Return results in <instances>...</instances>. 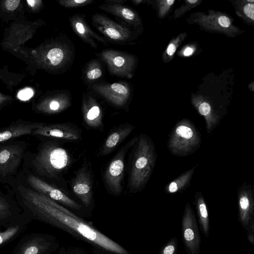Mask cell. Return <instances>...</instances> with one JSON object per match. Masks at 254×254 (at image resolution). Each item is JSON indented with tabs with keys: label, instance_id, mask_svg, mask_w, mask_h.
Returning a JSON list of instances; mask_svg holds the SVG:
<instances>
[{
	"label": "cell",
	"instance_id": "cell-44",
	"mask_svg": "<svg viewBox=\"0 0 254 254\" xmlns=\"http://www.w3.org/2000/svg\"><path fill=\"white\" fill-rule=\"evenodd\" d=\"M131 1L133 3V4L135 5H138L139 4H141L142 2H143V0H131Z\"/></svg>",
	"mask_w": 254,
	"mask_h": 254
},
{
	"label": "cell",
	"instance_id": "cell-4",
	"mask_svg": "<svg viewBox=\"0 0 254 254\" xmlns=\"http://www.w3.org/2000/svg\"><path fill=\"white\" fill-rule=\"evenodd\" d=\"M201 143L199 131L191 121L185 118L173 127L167 145L173 155L185 157L194 153Z\"/></svg>",
	"mask_w": 254,
	"mask_h": 254
},
{
	"label": "cell",
	"instance_id": "cell-37",
	"mask_svg": "<svg viewBox=\"0 0 254 254\" xmlns=\"http://www.w3.org/2000/svg\"><path fill=\"white\" fill-rule=\"evenodd\" d=\"M67 250L68 254H87L83 249L79 247H71Z\"/></svg>",
	"mask_w": 254,
	"mask_h": 254
},
{
	"label": "cell",
	"instance_id": "cell-29",
	"mask_svg": "<svg viewBox=\"0 0 254 254\" xmlns=\"http://www.w3.org/2000/svg\"><path fill=\"white\" fill-rule=\"evenodd\" d=\"M201 0H188L185 1V3L182 4L179 8L176 10L174 17L176 18L182 16L186 11L199 4Z\"/></svg>",
	"mask_w": 254,
	"mask_h": 254
},
{
	"label": "cell",
	"instance_id": "cell-24",
	"mask_svg": "<svg viewBox=\"0 0 254 254\" xmlns=\"http://www.w3.org/2000/svg\"><path fill=\"white\" fill-rule=\"evenodd\" d=\"M193 203L195 206L200 228L205 237L209 233V219L207 205L202 193L196 191L194 195Z\"/></svg>",
	"mask_w": 254,
	"mask_h": 254
},
{
	"label": "cell",
	"instance_id": "cell-33",
	"mask_svg": "<svg viewBox=\"0 0 254 254\" xmlns=\"http://www.w3.org/2000/svg\"><path fill=\"white\" fill-rule=\"evenodd\" d=\"M19 230L18 226H11L4 232H0V245L4 243L14 236Z\"/></svg>",
	"mask_w": 254,
	"mask_h": 254
},
{
	"label": "cell",
	"instance_id": "cell-30",
	"mask_svg": "<svg viewBox=\"0 0 254 254\" xmlns=\"http://www.w3.org/2000/svg\"><path fill=\"white\" fill-rule=\"evenodd\" d=\"M94 0H61L58 1L60 5L66 8H75L91 4Z\"/></svg>",
	"mask_w": 254,
	"mask_h": 254
},
{
	"label": "cell",
	"instance_id": "cell-3",
	"mask_svg": "<svg viewBox=\"0 0 254 254\" xmlns=\"http://www.w3.org/2000/svg\"><path fill=\"white\" fill-rule=\"evenodd\" d=\"M71 159L66 150L54 142L45 144L33 161L39 175L57 178L71 164Z\"/></svg>",
	"mask_w": 254,
	"mask_h": 254
},
{
	"label": "cell",
	"instance_id": "cell-10",
	"mask_svg": "<svg viewBox=\"0 0 254 254\" xmlns=\"http://www.w3.org/2000/svg\"><path fill=\"white\" fill-rule=\"evenodd\" d=\"M238 219L247 230L251 222L254 221V188L245 182L238 190Z\"/></svg>",
	"mask_w": 254,
	"mask_h": 254
},
{
	"label": "cell",
	"instance_id": "cell-42",
	"mask_svg": "<svg viewBox=\"0 0 254 254\" xmlns=\"http://www.w3.org/2000/svg\"><path fill=\"white\" fill-rule=\"evenodd\" d=\"M193 52V50L191 47H188L186 48L183 52L184 56L188 57L190 56Z\"/></svg>",
	"mask_w": 254,
	"mask_h": 254
},
{
	"label": "cell",
	"instance_id": "cell-27",
	"mask_svg": "<svg viewBox=\"0 0 254 254\" xmlns=\"http://www.w3.org/2000/svg\"><path fill=\"white\" fill-rule=\"evenodd\" d=\"M254 0H245L244 4H241L238 5L237 14L242 16L245 20L251 21L253 23L254 20Z\"/></svg>",
	"mask_w": 254,
	"mask_h": 254
},
{
	"label": "cell",
	"instance_id": "cell-11",
	"mask_svg": "<svg viewBox=\"0 0 254 254\" xmlns=\"http://www.w3.org/2000/svg\"><path fill=\"white\" fill-rule=\"evenodd\" d=\"M27 182L35 191L43 194L54 201H58L73 209L80 210L81 206L70 198L63 191L56 188L39 178L31 175L28 177Z\"/></svg>",
	"mask_w": 254,
	"mask_h": 254
},
{
	"label": "cell",
	"instance_id": "cell-21",
	"mask_svg": "<svg viewBox=\"0 0 254 254\" xmlns=\"http://www.w3.org/2000/svg\"><path fill=\"white\" fill-rule=\"evenodd\" d=\"M133 129L134 127L130 124L119 127L108 136L100 149L99 155L105 156L111 153Z\"/></svg>",
	"mask_w": 254,
	"mask_h": 254
},
{
	"label": "cell",
	"instance_id": "cell-1",
	"mask_svg": "<svg viewBox=\"0 0 254 254\" xmlns=\"http://www.w3.org/2000/svg\"><path fill=\"white\" fill-rule=\"evenodd\" d=\"M25 204L39 220L65 231L74 238L113 254H130L93 225L72 213L67 214L41 199L33 190L19 188Z\"/></svg>",
	"mask_w": 254,
	"mask_h": 254
},
{
	"label": "cell",
	"instance_id": "cell-19",
	"mask_svg": "<svg viewBox=\"0 0 254 254\" xmlns=\"http://www.w3.org/2000/svg\"><path fill=\"white\" fill-rule=\"evenodd\" d=\"M82 112L87 126L97 128L102 126V112L96 100L90 94H84L82 98Z\"/></svg>",
	"mask_w": 254,
	"mask_h": 254
},
{
	"label": "cell",
	"instance_id": "cell-9",
	"mask_svg": "<svg viewBox=\"0 0 254 254\" xmlns=\"http://www.w3.org/2000/svg\"><path fill=\"white\" fill-rule=\"evenodd\" d=\"M92 88L107 101L118 107L127 103L131 95V90L126 82L96 84Z\"/></svg>",
	"mask_w": 254,
	"mask_h": 254
},
{
	"label": "cell",
	"instance_id": "cell-31",
	"mask_svg": "<svg viewBox=\"0 0 254 254\" xmlns=\"http://www.w3.org/2000/svg\"><path fill=\"white\" fill-rule=\"evenodd\" d=\"M178 240L174 237L169 240L161 248L159 254H177Z\"/></svg>",
	"mask_w": 254,
	"mask_h": 254
},
{
	"label": "cell",
	"instance_id": "cell-5",
	"mask_svg": "<svg viewBox=\"0 0 254 254\" xmlns=\"http://www.w3.org/2000/svg\"><path fill=\"white\" fill-rule=\"evenodd\" d=\"M96 55L106 64L111 74L128 79L133 77L137 65L134 55L113 49H106Z\"/></svg>",
	"mask_w": 254,
	"mask_h": 254
},
{
	"label": "cell",
	"instance_id": "cell-12",
	"mask_svg": "<svg viewBox=\"0 0 254 254\" xmlns=\"http://www.w3.org/2000/svg\"><path fill=\"white\" fill-rule=\"evenodd\" d=\"M72 189L83 204L88 207L93 199L92 180L89 169L83 165L75 174L72 181Z\"/></svg>",
	"mask_w": 254,
	"mask_h": 254
},
{
	"label": "cell",
	"instance_id": "cell-18",
	"mask_svg": "<svg viewBox=\"0 0 254 254\" xmlns=\"http://www.w3.org/2000/svg\"><path fill=\"white\" fill-rule=\"evenodd\" d=\"M103 11L118 17L135 29L140 28L142 24L137 12L130 7L123 4L103 3L99 6Z\"/></svg>",
	"mask_w": 254,
	"mask_h": 254
},
{
	"label": "cell",
	"instance_id": "cell-40",
	"mask_svg": "<svg viewBox=\"0 0 254 254\" xmlns=\"http://www.w3.org/2000/svg\"><path fill=\"white\" fill-rule=\"evenodd\" d=\"M107 251L99 249L95 247H93L92 252L93 254H109V252L106 253Z\"/></svg>",
	"mask_w": 254,
	"mask_h": 254
},
{
	"label": "cell",
	"instance_id": "cell-28",
	"mask_svg": "<svg viewBox=\"0 0 254 254\" xmlns=\"http://www.w3.org/2000/svg\"><path fill=\"white\" fill-rule=\"evenodd\" d=\"M184 33H182L180 35H178L176 39L172 41L168 45L167 48L165 51V54L164 55V57H165V59H171V57H172L175 54L177 47L179 45L182 41L185 39L186 37V35H184Z\"/></svg>",
	"mask_w": 254,
	"mask_h": 254
},
{
	"label": "cell",
	"instance_id": "cell-23",
	"mask_svg": "<svg viewBox=\"0 0 254 254\" xmlns=\"http://www.w3.org/2000/svg\"><path fill=\"white\" fill-rule=\"evenodd\" d=\"M45 125L43 123L20 124L4 128L0 131V142L12 138L32 133V131Z\"/></svg>",
	"mask_w": 254,
	"mask_h": 254
},
{
	"label": "cell",
	"instance_id": "cell-38",
	"mask_svg": "<svg viewBox=\"0 0 254 254\" xmlns=\"http://www.w3.org/2000/svg\"><path fill=\"white\" fill-rule=\"evenodd\" d=\"M8 204L0 197V212L5 213V212L8 211Z\"/></svg>",
	"mask_w": 254,
	"mask_h": 254
},
{
	"label": "cell",
	"instance_id": "cell-2",
	"mask_svg": "<svg viewBox=\"0 0 254 254\" xmlns=\"http://www.w3.org/2000/svg\"><path fill=\"white\" fill-rule=\"evenodd\" d=\"M137 140L128 181L131 192L141 190L148 182L157 158L154 144L148 135L141 134Z\"/></svg>",
	"mask_w": 254,
	"mask_h": 254
},
{
	"label": "cell",
	"instance_id": "cell-36",
	"mask_svg": "<svg viewBox=\"0 0 254 254\" xmlns=\"http://www.w3.org/2000/svg\"><path fill=\"white\" fill-rule=\"evenodd\" d=\"M246 231L248 239L253 245L254 244V221L251 222Z\"/></svg>",
	"mask_w": 254,
	"mask_h": 254
},
{
	"label": "cell",
	"instance_id": "cell-14",
	"mask_svg": "<svg viewBox=\"0 0 254 254\" xmlns=\"http://www.w3.org/2000/svg\"><path fill=\"white\" fill-rule=\"evenodd\" d=\"M195 21L207 30L228 34L237 32L238 30L232 25L230 18L220 12H210L208 15L198 14Z\"/></svg>",
	"mask_w": 254,
	"mask_h": 254
},
{
	"label": "cell",
	"instance_id": "cell-32",
	"mask_svg": "<svg viewBox=\"0 0 254 254\" xmlns=\"http://www.w3.org/2000/svg\"><path fill=\"white\" fill-rule=\"evenodd\" d=\"M174 0H164L157 1L158 7V15L160 18L163 17L175 2Z\"/></svg>",
	"mask_w": 254,
	"mask_h": 254
},
{
	"label": "cell",
	"instance_id": "cell-17",
	"mask_svg": "<svg viewBox=\"0 0 254 254\" xmlns=\"http://www.w3.org/2000/svg\"><path fill=\"white\" fill-rule=\"evenodd\" d=\"M23 149L18 145L0 148V174L3 176L13 173L20 164Z\"/></svg>",
	"mask_w": 254,
	"mask_h": 254
},
{
	"label": "cell",
	"instance_id": "cell-6",
	"mask_svg": "<svg viewBox=\"0 0 254 254\" xmlns=\"http://www.w3.org/2000/svg\"><path fill=\"white\" fill-rule=\"evenodd\" d=\"M92 24L107 39L118 44H131L135 39L130 29L106 15L96 13L92 16Z\"/></svg>",
	"mask_w": 254,
	"mask_h": 254
},
{
	"label": "cell",
	"instance_id": "cell-25",
	"mask_svg": "<svg viewBox=\"0 0 254 254\" xmlns=\"http://www.w3.org/2000/svg\"><path fill=\"white\" fill-rule=\"evenodd\" d=\"M198 165L184 172L175 179L166 185L164 191L167 193H175L181 191L189 186L194 171Z\"/></svg>",
	"mask_w": 254,
	"mask_h": 254
},
{
	"label": "cell",
	"instance_id": "cell-8",
	"mask_svg": "<svg viewBox=\"0 0 254 254\" xmlns=\"http://www.w3.org/2000/svg\"><path fill=\"white\" fill-rule=\"evenodd\" d=\"M182 237L187 254H199L200 236L195 214L190 203L185 206L182 220Z\"/></svg>",
	"mask_w": 254,
	"mask_h": 254
},
{
	"label": "cell",
	"instance_id": "cell-16",
	"mask_svg": "<svg viewBox=\"0 0 254 254\" xmlns=\"http://www.w3.org/2000/svg\"><path fill=\"white\" fill-rule=\"evenodd\" d=\"M192 104L198 113L203 117L207 132L209 134L219 124L222 115L210 101L201 96H193Z\"/></svg>",
	"mask_w": 254,
	"mask_h": 254
},
{
	"label": "cell",
	"instance_id": "cell-26",
	"mask_svg": "<svg viewBox=\"0 0 254 254\" xmlns=\"http://www.w3.org/2000/svg\"><path fill=\"white\" fill-rule=\"evenodd\" d=\"M103 74V70L100 62L94 59L87 64L84 72L85 79L92 82L100 78Z\"/></svg>",
	"mask_w": 254,
	"mask_h": 254
},
{
	"label": "cell",
	"instance_id": "cell-15",
	"mask_svg": "<svg viewBox=\"0 0 254 254\" xmlns=\"http://www.w3.org/2000/svg\"><path fill=\"white\" fill-rule=\"evenodd\" d=\"M69 21L73 32L81 40L91 47L97 48L98 45L95 40L104 44H107V41L103 37L90 28L82 14H75L69 17Z\"/></svg>",
	"mask_w": 254,
	"mask_h": 254
},
{
	"label": "cell",
	"instance_id": "cell-22",
	"mask_svg": "<svg viewBox=\"0 0 254 254\" xmlns=\"http://www.w3.org/2000/svg\"><path fill=\"white\" fill-rule=\"evenodd\" d=\"M58 247V243L54 239L36 237L24 244L19 254H45Z\"/></svg>",
	"mask_w": 254,
	"mask_h": 254
},
{
	"label": "cell",
	"instance_id": "cell-43",
	"mask_svg": "<svg viewBox=\"0 0 254 254\" xmlns=\"http://www.w3.org/2000/svg\"><path fill=\"white\" fill-rule=\"evenodd\" d=\"M59 254H68V250L63 247L60 249Z\"/></svg>",
	"mask_w": 254,
	"mask_h": 254
},
{
	"label": "cell",
	"instance_id": "cell-35",
	"mask_svg": "<svg viewBox=\"0 0 254 254\" xmlns=\"http://www.w3.org/2000/svg\"><path fill=\"white\" fill-rule=\"evenodd\" d=\"M20 2L19 0H7L4 1V5L7 10L13 11L17 8Z\"/></svg>",
	"mask_w": 254,
	"mask_h": 254
},
{
	"label": "cell",
	"instance_id": "cell-45",
	"mask_svg": "<svg viewBox=\"0 0 254 254\" xmlns=\"http://www.w3.org/2000/svg\"><path fill=\"white\" fill-rule=\"evenodd\" d=\"M4 214H5V213L0 212V218L3 217Z\"/></svg>",
	"mask_w": 254,
	"mask_h": 254
},
{
	"label": "cell",
	"instance_id": "cell-41",
	"mask_svg": "<svg viewBox=\"0 0 254 254\" xmlns=\"http://www.w3.org/2000/svg\"><path fill=\"white\" fill-rule=\"evenodd\" d=\"M126 1L127 0H106L104 2L111 4H124Z\"/></svg>",
	"mask_w": 254,
	"mask_h": 254
},
{
	"label": "cell",
	"instance_id": "cell-20",
	"mask_svg": "<svg viewBox=\"0 0 254 254\" xmlns=\"http://www.w3.org/2000/svg\"><path fill=\"white\" fill-rule=\"evenodd\" d=\"M71 97L68 92H61L43 101L38 107L41 112L56 114L64 111L71 105Z\"/></svg>",
	"mask_w": 254,
	"mask_h": 254
},
{
	"label": "cell",
	"instance_id": "cell-34",
	"mask_svg": "<svg viewBox=\"0 0 254 254\" xmlns=\"http://www.w3.org/2000/svg\"><path fill=\"white\" fill-rule=\"evenodd\" d=\"M33 95L32 89L30 88H26L18 92L17 97L21 100H27L29 99Z\"/></svg>",
	"mask_w": 254,
	"mask_h": 254
},
{
	"label": "cell",
	"instance_id": "cell-13",
	"mask_svg": "<svg viewBox=\"0 0 254 254\" xmlns=\"http://www.w3.org/2000/svg\"><path fill=\"white\" fill-rule=\"evenodd\" d=\"M33 134L68 140H77L81 138L79 129L69 124H56L44 126L34 130Z\"/></svg>",
	"mask_w": 254,
	"mask_h": 254
},
{
	"label": "cell",
	"instance_id": "cell-7",
	"mask_svg": "<svg viewBox=\"0 0 254 254\" xmlns=\"http://www.w3.org/2000/svg\"><path fill=\"white\" fill-rule=\"evenodd\" d=\"M137 138L134 137L120 149L105 171V184L110 192L114 195H120L122 191L125 156L128 149L134 144Z\"/></svg>",
	"mask_w": 254,
	"mask_h": 254
},
{
	"label": "cell",
	"instance_id": "cell-39",
	"mask_svg": "<svg viewBox=\"0 0 254 254\" xmlns=\"http://www.w3.org/2000/svg\"><path fill=\"white\" fill-rule=\"evenodd\" d=\"M28 4L32 8L34 9L39 7L42 3L41 0H27Z\"/></svg>",
	"mask_w": 254,
	"mask_h": 254
}]
</instances>
